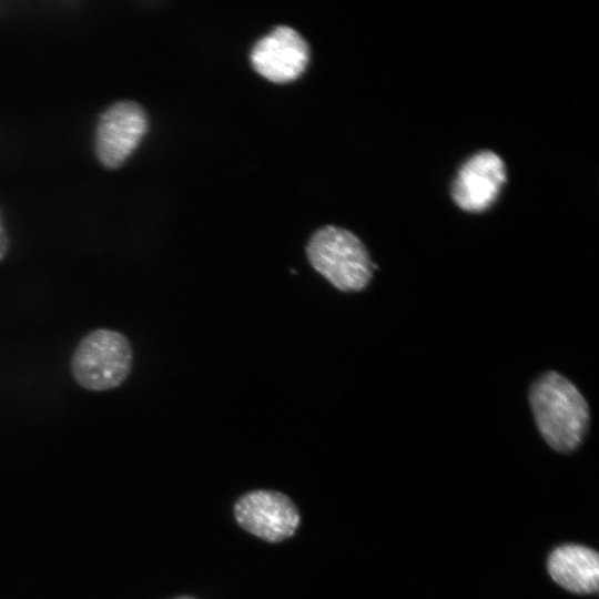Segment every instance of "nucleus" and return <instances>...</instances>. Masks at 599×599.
I'll use <instances>...</instances> for the list:
<instances>
[{
  "instance_id": "obj_1",
  "label": "nucleus",
  "mask_w": 599,
  "mask_h": 599,
  "mask_svg": "<svg viewBox=\"0 0 599 599\" xmlns=\"http://www.w3.org/2000/svg\"><path fill=\"white\" fill-rule=\"evenodd\" d=\"M528 397L546 443L559 453L576 449L587 433L590 413L575 384L557 372H547L532 383Z\"/></svg>"
},
{
  "instance_id": "obj_7",
  "label": "nucleus",
  "mask_w": 599,
  "mask_h": 599,
  "mask_svg": "<svg viewBox=\"0 0 599 599\" xmlns=\"http://www.w3.org/2000/svg\"><path fill=\"white\" fill-rule=\"evenodd\" d=\"M506 179L501 158L493 151H479L458 169L451 184V197L466 212H484L495 203Z\"/></svg>"
},
{
  "instance_id": "obj_2",
  "label": "nucleus",
  "mask_w": 599,
  "mask_h": 599,
  "mask_svg": "<svg viewBox=\"0 0 599 599\" xmlns=\"http://www.w3.org/2000/svg\"><path fill=\"white\" fill-rule=\"evenodd\" d=\"M134 352L123 333L111 328H95L87 333L74 347L70 373L81 388L106 392L120 387L130 376Z\"/></svg>"
},
{
  "instance_id": "obj_4",
  "label": "nucleus",
  "mask_w": 599,
  "mask_h": 599,
  "mask_svg": "<svg viewBox=\"0 0 599 599\" xmlns=\"http://www.w3.org/2000/svg\"><path fill=\"white\" fill-rule=\"evenodd\" d=\"M145 108L134 100H116L99 115L93 134V154L108 171L121 169L149 131Z\"/></svg>"
},
{
  "instance_id": "obj_3",
  "label": "nucleus",
  "mask_w": 599,
  "mask_h": 599,
  "mask_svg": "<svg viewBox=\"0 0 599 599\" xmlns=\"http://www.w3.org/2000/svg\"><path fill=\"white\" fill-rule=\"evenodd\" d=\"M313 268L342 292L367 287L375 265L364 243L351 231L335 225L316 230L306 245Z\"/></svg>"
},
{
  "instance_id": "obj_6",
  "label": "nucleus",
  "mask_w": 599,
  "mask_h": 599,
  "mask_svg": "<svg viewBox=\"0 0 599 599\" xmlns=\"http://www.w3.org/2000/svg\"><path fill=\"white\" fill-rule=\"evenodd\" d=\"M308 42L295 29L277 26L253 47L250 59L253 69L274 83L296 80L309 61Z\"/></svg>"
},
{
  "instance_id": "obj_9",
  "label": "nucleus",
  "mask_w": 599,
  "mask_h": 599,
  "mask_svg": "<svg viewBox=\"0 0 599 599\" xmlns=\"http://www.w3.org/2000/svg\"><path fill=\"white\" fill-rule=\"evenodd\" d=\"M10 250V237L8 233V229L6 225V221L3 217V212L0 206V263H2Z\"/></svg>"
},
{
  "instance_id": "obj_5",
  "label": "nucleus",
  "mask_w": 599,
  "mask_h": 599,
  "mask_svg": "<svg viewBox=\"0 0 599 599\" xmlns=\"http://www.w3.org/2000/svg\"><path fill=\"white\" fill-rule=\"evenodd\" d=\"M233 512L241 528L273 544L294 536L301 522L294 501L287 495L270 489L242 495L234 504Z\"/></svg>"
},
{
  "instance_id": "obj_8",
  "label": "nucleus",
  "mask_w": 599,
  "mask_h": 599,
  "mask_svg": "<svg viewBox=\"0 0 599 599\" xmlns=\"http://www.w3.org/2000/svg\"><path fill=\"white\" fill-rule=\"evenodd\" d=\"M548 572L564 589L590 595L599 588V556L581 545H562L549 555Z\"/></svg>"
},
{
  "instance_id": "obj_10",
  "label": "nucleus",
  "mask_w": 599,
  "mask_h": 599,
  "mask_svg": "<svg viewBox=\"0 0 599 599\" xmlns=\"http://www.w3.org/2000/svg\"><path fill=\"white\" fill-rule=\"evenodd\" d=\"M174 599H195V598L190 597V596H181V597H176Z\"/></svg>"
}]
</instances>
